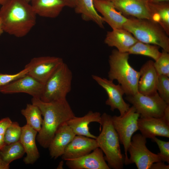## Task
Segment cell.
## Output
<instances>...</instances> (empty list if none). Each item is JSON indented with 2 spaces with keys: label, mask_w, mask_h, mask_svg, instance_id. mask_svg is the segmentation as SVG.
<instances>
[{
  "label": "cell",
  "mask_w": 169,
  "mask_h": 169,
  "mask_svg": "<svg viewBox=\"0 0 169 169\" xmlns=\"http://www.w3.org/2000/svg\"><path fill=\"white\" fill-rule=\"evenodd\" d=\"M31 102L38 106L44 117L37 140L41 146L48 148L58 128L75 115L66 99L45 102L39 98H33Z\"/></svg>",
  "instance_id": "cell-1"
},
{
  "label": "cell",
  "mask_w": 169,
  "mask_h": 169,
  "mask_svg": "<svg viewBox=\"0 0 169 169\" xmlns=\"http://www.w3.org/2000/svg\"><path fill=\"white\" fill-rule=\"evenodd\" d=\"M36 16L31 4L23 0H8L0 9L4 32L18 38L30 32L36 24Z\"/></svg>",
  "instance_id": "cell-2"
},
{
  "label": "cell",
  "mask_w": 169,
  "mask_h": 169,
  "mask_svg": "<svg viewBox=\"0 0 169 169\" xmlns=\"http://www.w3.org/2000/svg\"><path fill=\"white\" fill-rule=\"evenodd\" d=\"M129 54L113 50L109 57L110 66L109 79L116 80L124 89L126 95H133L138 92V84L140 77L139 71L129 64Z\"/></svg>",
  "instance_id": "cell-3"
},
{
  "label": "cell",
  "mask_w": 169,
  "mask_h": 169,
  "mask_svg": "<svg viewBox=\"0 0 169 169\" xmlns=\"http://www.w3.org/2000/svg\"><path fill=\"white\" fill-rule=\"evenodd\" d=\"M112 116L106 113L101 115L102 129L96 139L99 147L105 154L104 158L110 168H123L125 156L122 154L118 134L113 125Z\"/></svg>",
  "instance_id": "cell-4"
},
{
  "label": "cell",
  "mask_w": 169,
  "mask_h": 169,
  "mask_svg": "<svg viewBox=\"0 0 169 169\" xmlns=\"http://www.w3.org/2000/svg\"><path fill=\"white\" fill-rule=\"evenodd\" d=\"M123 28L130 32L138 41L157 45L169 52V36L157 23L147 19L131 17Z\"/></svg>",
  "instance_id": "cell-5"
},
{
  "label": "cell",
  "mask_w": 169,
  "mask_h": 169,
  "mask_svg": "<svg viewBox=\"0 0 169 169\" xmlns=\"http://www.w3.org/2000/svg\"><path fill=\"white\" fill-rule=\"evenodd\" d=\"M72 78L71 71L64 62L44 84L40 100L49 102L66 99L71 90Z\"/></svg>",
  "instance_id": "cell-6"
},
{
  "label": "cell",
  "mask_w": 169,
  "mask_h": 169,
  "mask_svg": "<svg viewBox=\"0 0 169 169\" xmlns=\"http://www.w3.org/2000/svg\"><path fill=\"white\" fill-rule=\"evenodd\" d=\"M140 117L133 106L121 116H112L113 125L116 130L120 143L123 145L125 151L124 164L126 165L128 159V149L133 134L138 130L137 121Z\"/></svg>",
  "instance_id": "cell-7"
},
{
  "label": "cell",
  "mask_w": 169,
  "mask_h": 169,
  "mask_svg": "<svg viewBox=\"0 0 169 169\" xmlns=\"http://www.w3.org/2000/svg\"><path fill=\"white\" fill-rule=\"evenodd\" d=\"M125 99L132 105L140 117H142L161 118L166 108L169 105L161 98L157 92L149 95L138 92L133 95H126Z\"/></svg>",
  "instance_id": "cell-8"
},
{
  "label": "cell",
  "mask_w": 169,
  "mask_h": 169,
  "mask_svg": "<svg viewBox=\"0 0 169 169\" xmlns=\"http://www.w3.org/2000/svg\"><path fill=\"white\" fill-rule=\"evenodd\" d=\"M146 139L139 133L132 137L128 149L130 157L126 165L135 163L138 169H149L153 163L161 161L157 154L147 148Z\"/></svg>",
  "instance_id": "cell-9"
},
{
  "label": "cell",
  "mask_w": 169,
  "mask_h": 169,
  "mask_svg": "<svg viewBox=\"0 0 169 169\" xmlns=\"http://www.w3.org/2000/svg\"><path fill=\"white\" fill-rule=\"evenodd\" d=\"M64 62L59 57L40 56L32 59L25 67L28 69V74L44 84Z\"/></svg>",
  "instance_id": "cell-10"
},
{
  "label": "cell",
  "mask_w": 169,
  "mask_h": 169,
  "mask_svg": "<svg viewBox=\"0 0 169 169\" xmlns=\"http://www.w3.org/2000/svg\"><path fill=\"white\" fill-rule=\"evenodd\" d=\"M92 77L106 92L108 98L105 104L110 107L112 111L118 109L120 116H122L129 109L130 105L125 102L123 98L125 93L121 85L116 84L112 80L96 75H92Z\"/></svg>",
  "instance_id": "cell-11"
},
{
  "label": "cell",
  "mask_w": 169,
  "mask_h": 169,
  "mask_svg": "<svg viewBox=\"0 0 169 169\" xmlns=\"http://www.w3.org/2000/svg\"><path fill=\"white\" fill-rule=\"evenodd\" d=\"M44 84L28 74L0 88V92L4 94L23 93L33 98H40Z\"/></svg>",
  "instance_id": "cell-12"
},
{
  "label": "cell",
  "mask_w": 169,
  "mask_h": 169,
  "mask_svg": "<svg viewBox=\"0 0 169 169\" xmlns=\"http://www.w3.org/2000/svg\"><path fill=\"white\" fill-rule=\"evenodd\" d=\"M99 147L96 139L75 135L65 149L62 159L65 161L77 158Z\"/></svg>",
  "instance_id": "cell-13"
},
{
  "label": "cell",
  "mask_w": 169,
  "mask_h": 169,
  "mask_svg": "<svg viewBox=\"0 0 169 169\" xmlns=\"http://www.w3.org/2000/svg\"><path fill=\"white\" fill-rule=\"evenodd\" d=\"M67 166L71 169H110L102 150L98 147L91 152L75 159L66 161Z\"/></svg>",
  "instance_id": "cell-14"
},
{
  "label": "cell",
  "mask_w": 169,
  "mask_h": 169,
  "mask_svg": "<svg viewBox=\"0 0 169 169\" xmlns=\"http://www.w3.org/2000/svg\"><path fill=\"white\" fill-rule=\"evenodd\" d=\"M138 130L146 138L156 136L169 137V123L162 117H140L137 121Z\"/></svg>",
  "instance_id": "cell-15"
},
{
  "label": "cell",
  "mask_w": 169,
  "mask_h": 169,
  "mask_svg": "<svg viewBox=\"0 0 169 169\" xmlns=\"http://www.w3.org/2000/svg\"><path fill=\"white\" fill-rule=\"evenodd\" d=\"M123 15L151 20L147 0H109Z\"/></svg>",
  "instance_id": "cell-16"
},
{
  "label": "cell",
  "mask_w": 169,
  "mask_h": 169,
  "mask_svg": "<svg viewBox=\"0 0 169 169\" xmlns=\"http://www.w3.org/2000/svg\"><path fill=\"white\" fill-rule=\"evenodd\" d=\"M140 77L138 83V92L149 95L157 92V84L159 75L154 65V62L149 60L144 64L139 71Z\"/></svg>",
  "instance_id": "cell-17"
},
{
  "label": "cell",
  "mask_w": 169,
  "mask_h": 169,
  "mask_svg": "<svg viewBox=\"0 0 169 169\" xmlns=\"http://www.w3.org/2000/svg\"><path fill=\"white\" fill-rule=\"evenodd\" d=\"M93 3L97 12L112 29L123 28L128 18L117 10L112 2L109 0H93Z\"/></svg>",
  "instance_id": "cell-18"
},
{
  "label": "cell",
  "mask_w": 169,
  "mask_h": 169,
  "mask_svg": "<svg viewBox=\"0 0 169 169\" xmlns=\"http://www.w3.org/2000/svg\"><path fill=\"white\" fill-rule=\"evenodd\" d=\"M75 136L66 122L61 125L56 131L48 147L51 157L55 159L61 156Z\"/></svg>",
  "instance_id": "cell-19"
},
{
  "label": "cell",
  "mask_w": 169,
  "mask_h": 169,
  "mask_svg": "<svg viewBox=\"0 0 169 169\" xmlns=\"http://www.w3.org/2000/svg\"><path fill=\"white\" fill-rule=\"evenodd\" d=\"M138 41L130 32L122 28L107 32L104 42L109 47H116L120 52L126 53Z\"/></svg>",
  "instance_id": "cell-20"
},
{
  "label": "cell",
  "mask_w": 169,
  "mask_h": 169,
  "mask_svg": "<svg viewBox=\"0 0 169 169\" xmlns=\"http://www.w3.org/2000/svg\"><path fill=\"white\" fill-rule=\"evenodd\" d=\"M22 129L20 141L26 154L23 161L27 164H33L40 156L35 142L38 132L27 124L22 127Z\"/></svg>",
  "instance_id": "cell-21"
},
{
  "label": "cell",
  "mask_w": 169,
  "mask_h": 169,
  "mask_svg": "<svg viewBox=\"0 0 169 169\" xmlns=\"http://www.w3.org/2000/svg\"><path fill=\"white\" fill-rule=\"evenodd\" d=\"M101 116L100 112L90 111L82 117L74 116L68 120L66 123L75 135L96 139L97 136L90 132L88 125L92 122H96L100 124Z\"/></svg>",
  "instance_id": "cell-22"
},
{
  "label": "cell",
  "mask_w": 169,
  "mask_h": 169,
  "mask_svg": "<svg viewBox=\"0 0 169 169\" xmlns=\"http://www.w3.org/2000/svg\"><path fill=\"white\" fill-rule=\"evenodd\" d=\"M31 5L36 14L41 17L54 18L67 7L65 0H32Z\"/></svg>",
  "instance_id": "cell-23"
},
{
  "label": "cell",
  "mask_w": 169,
  "mask_h": 169,
  "mask_svg": "<svg viewBox=\"0 0 169 169\" xmlns=\"http://www.w3.org/2000/svg\"><path fill=\"white\" fill-rule=\"evenodd\" d=\"M74 8L75 13L80 14L84 20L93 21L100 27L104 28L105 22L96 10L93 0H77Z\"/></svg>",
  "instance_id": "cell-24"
},
{
  "label": "cell",
  "mask_w": 169,
  "mask_h": 169,
  "mask_svg": "<svg viewBox=\"0 0 169 169\" xmlns=\"http://www.w3.org/2000/svg\"><path fill=\"white\" fill-rule=\"evenodd\" d=\"M169 2L148 3L151 20L158 24L169 35Z\"/></svg>",
  "instance_id": "cell-25"
},
{
  "label": "cell",
  "mask_w": 169,
  "mask_h": 169,
  "mask_svg": "<svg viewBox=\"0 0 169 169\" xmlns=\"http://www.w3.org/2000/svg\"><path fill=\"white\" fill-rule=\"evenodd\" d=\"M21 113L26 119V124L38 133L41 129L43 119L38 106L32 103L27 104L26 108L21 110Z\"/></svg>",
  "instance_id": "cell-26"
},
{
  "label": "cell",
  "mask_w": 169,
  "mask_h": 169,
  "mask_svg": "<svg viewBox=\"0 0 169 169\" xmlns=\"http://www.w3.org/2000/svg\"><path fill=\"white\" fill-rule=\"evenodd\" d=\"M160 47L157 45L143 43L138 41L129 50V54L140 55L150 57L155 61L161 54Z\"/></svg>",
  "instance_id": "cell-27"
},
{
  "label": "cell",
  "mask_w": 169,
  "mask_h": 169,
  "mask_svg": "<svg viewBox=\"0 0 169 169\" xmlns=\"http://www.w3.org/2000/svg\"><path fill=\"white\" fill-rule=\"evenodd\" d=\"M25 153L24 148L20 141L14 143L6 145L0 149V156L8 164L22 157Z\"/></svg>",
  "instance_id": "cell-28"
},
{
  "label": "cell",
  "mask_w": 169,
  "mask_h": 169,
  "mask_svg": "<svg viewBox=\"0 0 169 169\" xmlns=\"http://www.w3.org/2000/svg\"><path fill=\"white\" fill-rule=\"evenodd\" d=\"M22 129L17 122H12L7 129L4 139L6 145H8L20 141Z\"/></svg>",
  "instance_id": "cell-29"
},
{
  "label": "cell",
  "mask_w": 169,
  "mask_h": 169,
  "mask_svg": "<svg viewBox=\"0 0 169 169\" xmlns=\"http://www.w3.org/2000/svg\"><path fill=\"white\" fill-rule=\"evenodd\" d=\"M154 65L159 75H163L169 77V52L162 49L160 56L154 62Z\"/></svg>",
  "instance_id": "cell-30"
},
{
  "label": "cell",
  "mask_w": 169,
  "mask_h": 169,
  "mask_svg": "<svg viewBox=\"0 0 169 169\" xmlns=\"http://www.w3.org/2000/svg\"><path fill=\"white\" fill-rule=\"evenodd\" d=\"M169 77L165 75H159L156 87L159 96L168 104H169Z\"/></svg>",
  "instance_id": "cell-31"
},
{
  "label": "cell",
  "mask_w": 169,
  "mask_h": 169,
  "mask_svg": "<svg viewBox=\"0 0 169 169\" xmlns=\"http://www.w3.org/2000/svg\"><path fill=\"white\" fill-rule=\"evenodd\" d=\"M156 143L160 150V152L157 154L161 161L169 163V141L161 140L156 137L151 139Z\"/></svg>",
  "instance_id": "cell-32"
},
{
  "label": "cell",
  "mask_w": 169,
  "mask_h": 169,
  "mask_svg": "<svg viewBox=\"0 0 169 169\" xmlns=\"http://www.w3.org/2000/svg\"><path fill=\"white\" fill-rule=\"evenodd\" d=\"M28 69L25 67L18 72L13 74L0 73V85H6L28 74Z\"/></svg>",
  "instance_id": "cell-33"
},
{
  "label": "cell",
  "mask_w": 169,
  "mask_h": 169,
  "mask_svg": "<svg viewBox=\"0 0 169 169\" xmlns=\"http://www.w3.org/2000/svg\"><path fill=\"white\" fill-rule=\"evenodd\" d=\"M12 121L9 117H5L0 120V134L4 135L7 129Z\"/></svg>",
  "instance_id": "cell-34"
},
{
  "label": "cell",
  "mask_w": 169,
  "mask_h": 169,
  "mask_svg": "<svg viewBox=\"0 0 169 169\" xmlns=\"http://www.w3.org/2000/svg\"><path fill=\"white\" fill-rule=\"evenodd\" d=\"M169 165H166L163 161H160L153 163L150 169H169Z\"/></svg>",
  "instance_id": "cell-35"
},
{
  "label": "cell",
  "mask_w": 169,
  "mask_h": 169,
  "mask_svg": "<svg viewBox=\"0 0 169 169\" xmlns=\"http://www.w3.org/2000/svg\"><path fill=\"white\" fill-rule=\"evenodd\" d=\"M9 164L6 162L0 156V169H8Z\"/></svg>",
  "instance_id": "cell-36"
},
{
  "label": "cell",
  "mask_w": 169,
  "mask_h": 169,
  "mask_svg": "<svg viewBox=\"0 0 169 169\" xmlns=\"http://www.w3.org/2000/svg\"><path fill=\"white\" fill-rule=\"evenodd\" d=\"M67 7L70 8H74L75 7L77 0H65Z\"/></svg>",
  "instance_id": "cell-37"
},
{
  "label": "cell",
  "mask_w": 169,
  "mask_h": 169,
  "mask_svg": "<svg viewBox=\"0 0 169 169\" xmlns=\"http://www.w3.org/2000/svg\"><path fill=\"white\" fill-rule=\"evenodd\" d=\"M6 145L4 141V135L0 134V149Z\"/></svg>",
  "instance_id": "cell-38"
},
{
  "label": "cell",
  "mask_w": 169,
  "mask_h": 169,
  "mask_svg": "<svg viewBox=\"0 0 169 169\" xmlns=\"http://www.w3.org/2000/svg\"><path fill=\"white\" fill-rule=\"evenodd\" d=\"M148 3H157L163 2H169V0H147Z\"/></svg>",
  "instance_id": "cell-39"
},
{
  "label": "cell",
  "mask_w": 169,
  "mask_h": 169,
  "mask_svg": "<svg viewBox=\"0 0 169 169\" xmlns=\"http://www.w3.org/2000/svg\"><path fill=\"white\" fill-rule=\"evenodd\" d=\"M64 162L63 161H60L57 167V169H63Z\"/></svg>",
  "instance_id": "cell-40"
},
{
  "label": "cell",
  "mask_w": 169,
  "mask_h": 169,
  "mask_svg": "<svg viewBox=\"0 0 169 169\" xmlns=\"http://www.w3.org/2000/svg\"><path fill=\"white\" fill-rule=\"evenodd\" d=\"M4 32L1 22L0 20V35Z\"/></svg>",
  "instance_id": "cell-41"
},
{
  "label": "cell",
  "mask_w": 169,
  "mask_h": 169,
  "mask_svg": "<svg viewBox=\"0 0 169 169\" xmlns=\"http://www.w3.org/2000/svg\"><path fill=\"white\" fill-rule=\"evenodd\" d=\"M8 0H0V5H2Z\"/></svg>",
  "instance_id": "cell-42"
},
{
  "label": "cell",
  "mask_w": 169,
  "mask_h": 169,
  "mask_svg": "<svg viewBox=\"0 0 169 169\" xmlns=\"http://www.w3.org/2000/svg\"><path fill=\"white\" fill-rule=\"evenodd\" d=\"M27 2H28V3H30V2H31V1L32 0H23Z\"/></svg>",
  "instance_id": "cell-43"
},
{
  "label": "cell",
  "mask_w": 169,
  "mask_h": 169,
  "mask_svg": "<svg viewBox=\"0 0 169 169\" xmlns=\"http://www.w3.org/2000/svg\"><path fill=\"white\" fill-rule=\"evenodd\" d=\"M1 87V86L0 85V88Z\"/></svg>",
  "instance_id": "cell-44"
}]
</instances>
